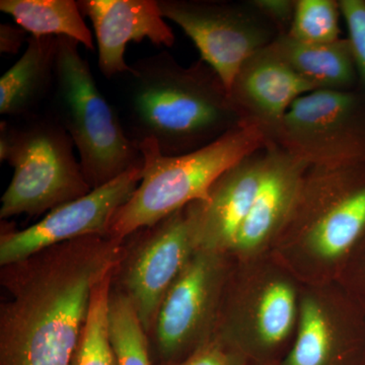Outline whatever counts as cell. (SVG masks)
Listing matches in <instances>:
<instances>
[{"label": "cell", "instance_id": "14", "mask_svg": "<svg viewBox=\"0 0 365 365\" xmlns=\"http://www.w3.org/2000/svg\"><path fill=\"white\" fill-rule=\"evenodd\" d=\"M309 168L269 141L260 188L228 254L232 260L248 261L271 253Z\"/></svg>", "mask_w": 365, "mask_h": 365}, {"label": "cell", "instance_id": "24", "mask_svg": "<svg viewBox=\"0 0 365 365\" xmlns=\"http://www.w3.org/2000/svg\"><path fill=\"white\" fill-rule=\"evenodd\" d=\"M341 14L348 28L350 47L359 76L356 90L365 95V1L364 0H340Z\"/></svg>", "mask_w": 365, "mask_h": 365}, {"label": "cell", "instance_id": "29", "mask_svg": "<svg viewBox=\"0 0 365 365\" xmlns=\"http://www.w3.org/2000/svg\"><path fill=\"white\" fill-rule=\"evenodd\" d=\"M362 365H365V359H364V364H362Z\"/></svg>", "mask_w": 365, "mask_h": 365}, {"label": "cell", "instance_id": "2", "mask_svg": "<svg viewBox=\"0 0 365 365\" xmlns=\"http://www.w3.org/2000/svg\"><path fill=\"white\" fill-rule=\"evenodd\" d=\"M127 78V135L151 140L165 157L193 153L246 123L203 60L180 66L169 53L138 60Z\"/></svg>", "mask_w": 365, "mask_h": 365}, {"label": "cell", "instance_id": "11", "mask_svg": "<svg viewBox=\"0 0 365 365\" xmlns=\"http://www.w3.org/2000/svg\"><path fill=\"white\" fill-rule=\"evenodd\" d=\"M117 269L120 292L135 309L144 331L153 332L163 299L197 251L188 206L148 228Z\"/></svg>", "mask_w": 365, "mask_h": 365}, {"label": "cell", "instance_id": "20", "mask_svg": "<svg viewBox=\"0 0 365 365\" xmlns=\"http://www.w3.org/2000/svg\"><path fill=\"white\" fill-rule=\"evenodd\" d=\"M0 11L34 37H66L93 50V38L73 0H1Z\"/></svg>", "mask_w": 365, "mask_h": 365}, {"label": "cell", "instance_id": "19", "mask_svg": "<svg viewBox=\"0 0 365 365\" xmlns=\"http://www.w3.org/2000/svg\"><path fill=\"white\" fill-rule=\"evenodd\" d=\"M274 51L318 90L353 91L359 86L349 40L307 44L280 34L270 44Z\"/></svg>", "mask_w": 365, "mask_h": 365}, {"label": "cell", "instance_id": "15", "mask_svg": "<svg viewBox=\"0 0 365 365\" xmlns=\"http://www.w3.org/2000/svg\"><path fill=\"white\" fill-rule=\"evenodd\" d=\"M266 158L267 145L235 163L218 178L206 200L189 204L197 250L230 254L235 235L260 188Z\"/></svg>", "mask_w": 365, "mask_h": 365}, {"label": "cell", "instance_id": "4", "mask_svg": "<svg viewBox=\"0 0 365 365\" xmlns=\"http://www.w3.org/2000/svg\"><path fill=\"white\" fill-rule=\"evenodd\" d=\"M265 131L242 124L200 150L165 157L151 140L139 143L143 160V179L129 200L117 211L109 235L123 242L199 200L227 170L267 145Z\"/></svg>", "mask_w": 365, "mask_h": 365}, {"label": "cell", "instance_id": "10", "mask_svg": "<svg viewBox=\"0 0 365 365\" xmlns=\"http://www.w3.org/2000/svg\"><path fill=\"white\" fill-rule=\"evenodd\" d=\"M158 4L163 18L193 41L201 60L217 73L227 93L242 64L280 35L249 4L158 0Z\"/></svg>", "mask_w": 365, "mask_h": 365}, {"label": "cell", "instance_id": "1", "mask_svg": "<svg viewBox=\"0 0 365 365\" xmlns=\"http://www.w3.org/2000/svg\"><path fill=\"white\" fill-rule=\"evenodd\" d=\"M123 242L93 235L4 266L0 307V365H69L93 289L116 272Z\"/></svg>", "mask_w": 365, "mask_h": 365}, {"label": "cell", "instance_id": "18", "mask_svg": "<svg viewBox=\"0 0 365 365\" xmlns=\"http://www.w3.org/2000/svg\"><path fill=\"white\" fill-rule=\"evenodd\" d=\"M26 51L0 78V114L26 116L55 81L57 37L30 36Z\"/></svg>", "mask_w": 365, "mask_h": 365}, {"label": "cell", "instance_id": "27", "mask_svg": "<svg viewBox=\"0 0 365 365\" xmlns=\"http://www.w3.org/2000/svg\"><path fill=\"white\" fill-rule=\"evenodd\" d=\"M266 20L270 21L279 31L287 34L294 19L295 4L292 0H253L248 2Z\"/></svg>", "mask_w": 365, "mask_h": 365}, {"label": "cell", "instance_id": "16", "mask_svg": "<svg viewBox=\"0 0 365 365\" xmlns=\"http://www.w3.org/2000/svg\"><path fill=\"white\" fill-rule=\"evenodd\" d=\"M78 4L93 24L98 68L106 78L130 72L124 55L132 41L172 47L176 40L155 0H81Z\"/></svg>", "mask_w": 365, "mask_h": 365}, {"label": "cell", "instance_id": "6", "mask_svg": "<svg viewBox=\"0 0 365 365\" xmlns=\"http://www.w3.org/2000/svg\"><path fill=\"white\" fill-rule=\"evenodd\" d=\"M57 43L54 118L71 137L86 182L98 188L143 163V155L98 90L79 43L66 37Z\"/></svg>", "mask_w": 365, "mask_h": 365}, {"label": "cell", "instance_id": "28", "mask_svg": "<svg viewBox=\"0 0 365 365\" xmlns=\"http://www.w3.org/2000/svg\"><path fill=\"white\" fill-rule=\"evenodd\" d=\"M28 33L21 26L2 24L0 26V52L4 54H18L21 46L28 43Z\"/></svg>", "mask_w": 365, "mask_h": 365}, {"label": "cell", "instance_id": "7", "mask_svg": "<svg viewBox=\"0 0 365 365\" xmlns=\"http://www.w3.org/2000/svg\"><path fill=\"white\" fill-rule=\"evenodd\" d=\"M71 137L55 118L14 128L0 124V160L14 168L1 197L0 218L41 215L91 191L74 155Z\"/></svg>", "mask_w": 365, "mask_h": 365}, {"label": "cell", "instance_id": "21", "mask_svg": "<svg viewBox=\"0 0 365 365\" xmlns=\"http://www.w3.org/2000/svg\"><path fill=\"white\" fill-rule=\"evenodd\" d=\"M116 272L106 276L93 289L86 324L69 365H119L109 328L110 295Z\"/></svg>", "mask_w": 365, "mask_h": 365}, {"label": "cell", "instance_id": "25", "mask_svg": "<svg viewBox=\"0 0 365 365\" xmlns=\"http://www.w3.org/2000/svg\"><path fill=\"white\" fill-rule=\"evenodd\" d=\"M336 282L365 311V237L350 255Z\"/></svg>", "mask_w": 365, "mask_h": 365}, {"label": "cell", "instance_id": "3", "mask_svg": "<svg viewBox=\"0 0 365 365\" xmlns=\"http://www.w3.org/2000/svg\"><path fill=\"white\" fill-rule=\"evenodd\" d=\"M364 237L365 163L309 167L270 254L302 284H326Z\"/></svg>", "mask_w": 365, "mask_h": 365}, {"label": "cell", "instance_id": "5", "mask_svg": "<svg viewBox=\"0 0 365 365\" xmlns=\"http://www.w3.org/2000/svg\"><path fill=\"white\" fill-rule=\"evenodd\" d=\"M302 287L271 254L235 261L213 337L248 365H279L297 335Z\"/></svg>", "mask_w": 365, "mask_h": 365}, {"label": "cell", "instance_id": "12", "mask_svg": "<svg viewBox=\"0 0 365 365\" xmlns=\"http://www.w3.org/2000/svg\"><path fill=\"white\" fill-rule=\"evenodd\" d=\"M365 311L339 283L304 284L294 342L279 365H362Z\"/></svg>", "mask_w": 365, "mask_h": 365}, {"label": "cell", "instance_id": "13", "mask_svg": "<svg viewBox=\"0 0 365 365\" xmlns=\"http://www.w3.org/2000/svg\"><path fill=\"white\" fill-rule=\"evenodd\" d=\"M143 163L90 193L49 211L37 223L0 235V265H11L63 242L109 235L118 210L134 193L143 179Z\"/></svg>", "mask_w": 365, "mask_h": 365}, {"label": "cell", "instance_id": "17", "mask_svg": "<svg viewBox=\"0 0 365 365\" xmlns=\"http://www.w3.org/2000/svg\"><path fill=\"white\" fill-rule=\"evenodd\" d=\"M314 91L269 45L242 64L228 95L244 121L268 137L295 101Z\"/></svg>", "mask_w": 365, "mask_h": 365}, {"label": "cell", "instance_id": "22", "mask_svg": "<svg viewBox=\"0 0 365 365\" xmlns=\"http://www.w3.org/2000/svg\"><path fill=\"white\" fill-rule=\"evenodd\" d=\"M109 328L119 365H153L148 335L130 300L113 290L109 302Z\"/></svg>", "mask_w": 365, "mask_h": 365}, {"label": "cell", "instance_id": "9", "mask_svg": "<svg viewBox=\"0 0 365 365\" xmlns=\"http://www.w3.org/2000/svg\"><path fill=\"white\" fill-rule=\"evenodd\" d=\"M235 261L197 250L170 288L153 329L160 365L177 364L212 339Z\"/></svg>", "mask_w": 365, "mask_h": 365}, {"label": "cell", "instance_id": "26", "mask_svg": "<svg viewBox=\"0 0 365 365\" xmlns=\"http://www.w3.org/2000/svg\"><path fill=\"white\" fill-rule=\"evenodd\" d=\"M168 365H248L246 359L217 338L212 337L182 361Z\"/></svg>", "mask_w": 365, "mask_h": 365}, {"label": "cell", "instance_id": "8", "mask_svg": "<svg viewBox=\"0 0 365 365\" xmlns=\"http://www.w3.org/2000/svg\"><path fill=\"white\" fill-rule=\"evenodd\" d=\"M269 141L309 167L365 163V95L359 90L312 91L297 98Z\"/></svg>", "mask_w": 365, "mask_h": 365}, {"label": "cell", "instance_id": "23", "mask_svg": "<svg viewBox=\"0 0 365 365\" xmlns=\"http://www.w3.org/2000/svg\"><path fill=\"white\" fill-rule=\"evenodd\" d=\"M339 2L299 0L288 35L307 44H329L340 39Z\"/></svg>", "mask_w": 365, "mask_h": 365}]
</instances>
